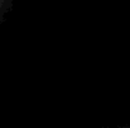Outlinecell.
I'll use <instances>...</instances> for the list:
<instances>
[{"mask_svg": "<svg viewBox=\"0 0 130 128\" xmlns=\"http://www.w3.org/2000/svg\"><path fill=\"white\" fill-rule=\"evenodd\" d=\"M14 0H0V24L5 20L6 14L10 11Z\"/></svg>", "mask_w": 130, "mask_h": 128, "instance_id": "6da1fadb", "label": "cell"}, {"mask_svg": "<svg viewBox=\"0 0 130 128\" xmlns=\"http://www.w3.org/2000/svg\"><path fill=\"white\" fill-rule=\"evenodd\" d=\"M102 128H130V126H120V127H102Z\"/></svg>", "mask_w": 130, "mask_h": 128, "instance_id": "7a4b0ae2", "label": "cell"}]
</instances>
